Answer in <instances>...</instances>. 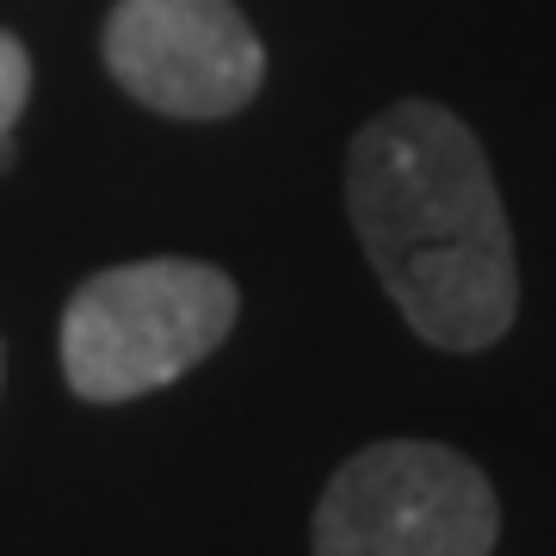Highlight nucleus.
<instances>
[{"mask_svg": "<svg viewBox=\"0 0 556 556\" xmlns=\"http://www.w3.org/2000/svg\"><path fill=\"white\" fill-rule=\"evenodd\" d=\"M236 285L204 260H130L62 309V371L87 402H130L186 378L236 328Z\"/></svg>", "mask_w": 556, "mask_h": 556, "instance_id": "obj_2", "label": "nucleus"}, {"mask_svg": "<svg viewBox=\"0 0 556 556\" xmlns=\"http://www.w3.org/2000/svg\"><path fill=\"white\" fill-rule=\"evenodd\" d=\"M105 62L167 118H229L266 80V50L236 0H118Z\"/></svg>", "mask_w": 556, "mask_h": 556, "instance_id": "obj_4", "label": "nucleus"}, {"mask_svg": "<svg viewBox=\"0 0 556 556\" xmlns=\"http://www.w3.org/2000/svg\"><path fill=\"white\" fill-rule=\"evenodd\" d=\"M25 93H31V62H25V43L0 31V137H7L13 118L25 112Z\"/></svg>", "mask_w": 556, "mask_h": 556, "instance_id": "obj_5", "label": "nucleus"}, {"mask_svg": "<svg viewBox=\"0 0 556 556\" xmlns=\"http://www.w3.org/2000/svg\"><path fill=\"white\" fill-rule=\"evenodd\" d=\"M346 211L427 346L482 353L514 328L519 266L477 130L433 100H396L346 155Z\"/></svg>", "mask_w": 556, "mask_h": 556, "instance_id": "obj_1", "label": "nucleus"}, {"mask_svg": "<svg viewBox=\"0 0 556 556\" xmlns=\"http://www.w3.org/2000/svg\"><path fill=\"white\" fill-rule=\"evenodd\" d=\"M501 501L470 457L383 439L334 470L316 507V556H489Z\"/></svg>", "mask_w": 556, "mask_h": 556, "instance_id": "obj_3", "label": "nucleus"}]
</instances>
